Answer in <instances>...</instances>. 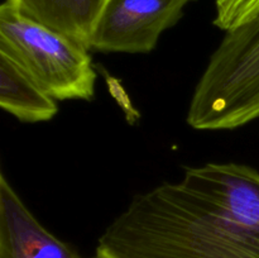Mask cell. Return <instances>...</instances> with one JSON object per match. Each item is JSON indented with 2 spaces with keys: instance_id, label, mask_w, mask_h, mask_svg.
Instances as JSON below:
<instances>
[{
  "instance_id": "cell-1",
  "label": "cell",
  "mask_w": 259,
  "mask_h": 258,
  "mask_svg": "<svg viewBox=\"0 0 259 258\" xmlns=\"http://www.w3.org/2000/svg\"><path fill=\"white\" fill-rule=\"evenodd\" d=\"M91 258H259V172L189 167L180 181L136 195Z\"/></svg>"
},
{
  "instance_id": "cell-2",
  "label": "cell",
  "mask_w": 259,
  "mask_h": 258,
  "mask_svg": "<svg viewBox=\"0 0 259 258\" xmlns=\"http://www.w3.org/2000/svg\"><path fill=\"white\" fill-rule=\"evenodd\" d=\"M259 118V15L225 32L187 111L197 131H229Z\"/></svg>"
},
{
  "instance_id": "cell-3",
  "label": "cell",
  "mask_w": 259,
  "mask_h": 258,
  "mask_svg": "<svg viewBox=\"0 0 259 258\" xmlns=\"http://www.w3.org/2000/svg\"><path fill=\"white\" fill-rule=\"evenodd\" d=\"M89 48L27 17L5 0L0 7V53L56 100H93L98 75Z\"/></svg>"
},
{
  "instance_id": "cell-4",
  "label": "cell",
  "mask_w": 259,
  "mask_h": 258,
  "mask_svg": "<svg viewBox=\"0 0 259 258\" xmlns=\"http://www.w3.org/2000/svg\"><path fill=\"white\" fill-rule=\"evenodd\" d=\"M190 0H108L99 17L90 50L148 53L164 30L184 15Z\"/></svg>"
},
{
  "instance_id": "cell-5",
  "label": "cell",
  "mask_w": 259,
  "mask_h": 258,
  "mask_svg": "<svg viewBox=\"0 0 259 258\" xmlns=\"http://www.w3.org/2000/svg\"><path fill=\"white\" fill-rule=\"evenodd\" d=\"M0 258H83L46 229L0 175Z\"/></svg>"
},
{
  "instance_id": "cell-6",
  "label": "cell",
  "mask_w": 259,
  "mask_h": 258,
  "mask_svg": "<svg viewBox=\"0 0 259 258\" xmlns=\"http://www.w3.org/2000/svg\"><path fill=\"white\" fill-rule=\"evenodd\" d=\"M27 17L78 40L90 50L91 35L108 0H7Z\"/></svg>"
},
{
  "instance_id": "cell-7",
  "label": "cell",
  "mask_w": 259,
  "mask_h": 258,
  "mask_svg": "<svg viewBox=\"0 0 259 258\" xmlns=\"http://www.w3.org/2000/svg\"><path fill=\"white\" fill-rule=\"evenodd\" d=\"M0 106L20 121L38 123L55 118L57 100L46 93L9 57L0 53Z\"/></svg>"
},
{
  "instance_id": "cell-8",
  "label": "cell",
  "mask_w": 259,
  "mask_h": 258,
  "mask_svg": "<svg viewBox=\"0 0 259 258\" xmlns=\"http://www.w3.org/2000/svg\"><path fill=\"white\" fill-rule=\"evenodd\" d=\"M259 15V0H217L214 24L219 29L232 30Z\"/></svg>"
}]
</instances>
